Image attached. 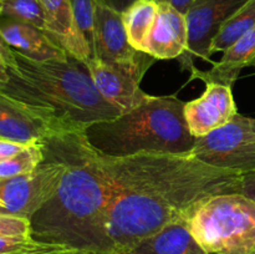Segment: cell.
I'll return each instance as SVG.
<instances>
[{
  "label": "cell",
  "instance_id": "19",
  "mask_svg": "<svg viewBox=\"0 0 255 254\" xmlns=\"http://www.w3.org/2000/svg\"><path fill=\"white\" fill-rule=\"evenodd\" d=\"M254 26L255 0H249L223 22L211 44V55L219 51L224 52Z\"/></svg>",
  "mask_w": 255,
  "mask_h": 254
},
{
  "label": "cell",
  "instance_id": "6",
  "mask_svg": "<svg viewBox=\"0 0 255 254\" xmlns=\"http://www.w3.org/2000/svg\"><path fill=\"white\" fill-rule=\"evenodd\" d=\"M44 153L45 159L32 172L0 181V213L30 219L54 196L66 166L49 139Z\"/></svg>",
  "mask_w": 255,
  "mask_h": 254
},
{
  "label": "cell",
  "instance_id": "23",
  "mask_svg": "<svg viewBox=\"0 0 255 254\" xmlns=\"http://www.w3.org/2000/svg\"><path fill=\"white\" fill-rule=\"evenodd\" d=\"M0 237H31L30 219L0 213Z\"/></svg>",
  "mask_w": 255,
  "mask_h": 254
},
{
  "label": "cell",
  "instance_id": "1",
  "mask_svg": "<svg viewBox=\"0 0 255 254\" xmlns=\"http://www.w3.org/2000/svg\"><path fill=\"white\" fill-rule=\"evenodd\" d=\"M100 157L114 186L107 231L115 253H129L169 224L188 223L212 197L241 193V173L189 154Z\"/></svg>",
  "mask_w": 255,
  "mask_h": 254
},
{
  "label": "cell",
  "instance_id": "31",
  "mask_svg": "<svg viewBox=\"0 0 255 254\" xmlns=\"http://www.w3.org/2000/svg\"><path fill=\"white\" fill-rule=\"evenodd\" d=\"M154 1L158 2V4H159V2H167V1H168V0H154Z\"/></svg>",
  "mask_w": 255,
  "mask_h": 254
},
{
  "label": "cell",
  "instance_id": "3",
  "mask_svg": "<svg viewBox=\"0 0 255 254\" xmlns=\"http://www.w3.org/2000/svg\"><path fill=\"white\" fill-rule=\"evenodd\" d=\"M16 66L7 70L0 92L41 120L52 134L84 132L95 122L122 114L107 102L87 65L69 55L66 61H34L15 51Z\"/></svg>",
  "mask_w": 255,
  "mask_h": 254
},
{
  "label": "cell",
  "instance_id": "18",
  "mask_svg": "<svg viewBox=\"0 0 255 254\" xmlns=\"http://www.w3.org/2000/svg\"><path fill=\"white\" fill-rule=\"evenodd\" d=\"M158 2L154 0H137L122 12L127 37L132 46L143 51L154 20H156Z\"/></svg>",
  "mask_w": 255,
  "mask_h": 254
},
{
  "label": "cell",
  "instance_id": "34",
  "mask_svg": "<svg viewBox=\"0 0 255 254\" xmlns=\"http://www.w3.org/2000/svg\"><path fill=\"white\" fill-rule=\"evenodd\" d=\"M254 66H255V65H254Z\"/></svg>",
  "mask_w": 255,
  "mask_h": 254
},
{
  "label": "cell",
  "instance_id": "11",
  "mask_svg": "<svg viewBox=\"0 0 255 254\" xmlns=\"http://www.w3.org/2000/svg\"><path fill=\"white\" fill-rule=\"evenodd\" d=\"M238 115L232 87L206 84L203 95L184 105V119L192 136L198 138L224 126Z\"/></svg>",
  "mask_w": 255,
  "mask_h": 254
},
{
  "label": "cell",
  "instance_id": "4",
  "mask_svg": "<svg viewBox=\"0 0 255 254\" xmlns=\"http://www.w3.org/2000/svg\"><path fill=\"white\" fill-rule=\"evenodd\" d=\"M176 96H148L119 117L86 127L85 137L99 153L126 157L138 153L188 154L196 142Z\"/></svg>",
  "mask_w": 255,
  "mask_h": 254
},
{
  "label": "cell",
  "instance_id": "26",
  "mask_svg": "<svg viewBox=\"0 0 255 254\" xmlns=\"http://www.w3.org/2000/svg\"><path fill=\"white\" fill-rule=\"evenodd\" d=\"M241 193L255 203V171L242 174Z\"/></svg>",
  "mask_w": 255,
  "mask_h": 254
},
{
  "label": "cell",
  "instance_id": "10",
  "mask_svg": "<svg viewBox=\"0 0 255 254\" xmlns=\"http://www.w3.org/2000/svg\"><path fill=\"white\" fill-rule=\"evenodd\" d=\"M91 79L101 96L122 114L141 104L148 95L139 87L143 75L119 65L91 59L87 62Z\"/></svg>",
  "mask_w": 255,
  "mask_h": 254
},
{
  "label": "cell",
  "instance_id": "25",
  "mask_svg": "<svg viewBox=\"0 0 255 254\" xmlns=\"http://www.w3.org/2000/svg\"><path fill=\"white\" fill-rule=\"evenodd\" d=\"M30 144H22L19 142L9 141V139L0 138V162L9 159L26 148Z\"/></svg>",
  "mask_w": 255,
  "mask_h": 254
},
{
  "label": "cell",
  "instance_id": "2",
  "mask_svg": "<svg viewBox=\"0 0 255 254\" xmlns=\"http://www.w3.org/2000/svg\"><path fill=\"white\" fill-rule=\"evenodd\" d=\"M65 162V172L54 196L30 218L37 242L71 251L115 253L107 231L114 186L99 152L84 132L47 137Z\"/></svg>",
  "mask_w": 255,
  "mask_h": 254
},
{
  "label": "cell",
  "instance_id": "7",
  "mask_svg": "<svg viewBox=\"0 0 255 254\" xmlns=\"http://www.w3.org/2000/svg\"><path fill=\"white\" fill-rule=\"evenodd\" d=\"M188 154L209 166L241 174L255 171V119L238 114L224 126L196 138Z\"/></svg>",
  "mask_w": 255,
  "mask_h": 254
},
{
  "label": "cell",
  "instance_id": "29",
  "mask_svg": "<svg viewBox=\"0 0 255 254\" xmlns=\"http://www.w3.org/2000/svg\"><path fill=\"white\" fill-rule=\"evenodd\" d=\"M9 76H7V69L0 65V82H6Z\"/></svg>",
  "mask_w": 255,
  "mask_h": 254
},
{
  "label": "cell",
  "instance_id": "30",
  "mask_svg": "<svg viewBox=\"0 0 255 254\" xmlns=\"http://www.w3.org/2000/svg\"><path fill=\"white\" fill-rule=\"evenodd\" d=\"M66 254H111V253H97V252H82V251H71Z\"/></svg>",
  "mask_w": 255,
  "mask_h": 254
},
{
  "label": "cell",
  "instance_id": "20",
  "mask_svg": "<svg viewBox=\"0 0 255 254\" xmlns=\"http://www.w3.org/2000/svg\"><path fill=\"white\" fill-rule=\"evenodd\" d=\"M0 16L26 22L47 35V16L41 0H5L0 6Z\"/></svg>",
  "mask_w": 255,
  "mask_h": 254
},
{
  "label": "cell",
  "instance_id": "22",
  "mask_svg": "<svg viewBox=\"0 0 255 254\" xmlns=\"http://www.w3.org/2000/svg\"><path fill=\"white\" fill-rule=\"evenodd\" d=\"M97 0H70L75 25L95 59V9Z\"/></svg>",
  "mask_w": 255,
  "mask_h": 254
},
{
  "label": "cell",
  "instance_id": "14",
  "mask_svg": "<svg viewBox=\"0 0 255 254\" xmlns=\"http://www.w3.org/2000/svg\"><path fill=\"white\" fill-rule=\"evenodd\" d=\"M249 65H255V26L237 40L224 51L218 62L207 71L198 70L196 66L191 69V79L201 80L204 84H219L232 87L238 80L242 70Z\"/></svg>",
  "mask_w": 255,
  "mask_h": 254
},
{
  "label": "cell",
  "instance_id": "13",
  "mask_svg": "<svg viewBox=\"0 0 255 254\" xmlns=\"http://www.w3.org/2000/svg\"><path fill=\"white\" fill-rule=\"evenodd\" d=\"M0 30L7 44L34 61H66L69 54L44 31L19 20L0 16Z\"/></svg>",
  "mask_w": 255,
  "mask_h": 254
},
{
  "label": "cell",
  "instance_id": "32",
  "mask_svg": "<svg viewBox=\"0 0 255 254\" xmlns=\"http://www.w3.org/2000/svg\"><path fill=\"white\" fill-rule=\"evenodd\" d=\"M69 252H71V251H69ZM69 252H62V253H52V254H66V253H69Z\"/></svg>",
  "mask_w": 255,
  "mask_h": 254
},
{
  "label": "cell",
  "instance_id": "27",
  "mask_svg": "<svg viewBox=\"0 0 255 254\" xmlns=\"http://www.w3.org/2000/svg\"><path fill=\"white\" fill-rule=\"evenodd\" d=\"M97 1L107 5V6L116 10V11L124 12L127 7L131 6V5L133 4V2H136L137 0H97Z\"/></svg>",
  "mask_w": 255,
  "mask_h": 254
},
{
  "label": "cell",
  "instance_id": "17",
  "mask_svg": "<svg viewBox=\"0 0 255 254\" xmlns=\"http://www.w3.org/2000/svg\"><path fill=\"white\" fill-rule=\"evenodd\" d=\"M134 254H209L196 241L188 229V223L177 222L164 227L144 239L133 251Z\"/></svg>",
  "mask_w": 255,
  "mask_h": 254
},
{
  "label": "cell",
  "instance_id": "28",
  "mask_svg": "<svg viewBox=\"0 0 255 254\" xmlns=\"http://www.w3.org/2000/svg\"><path fill=\"white\" fill-rule=\"evenodd\" d=\"M194 0H168V4L172 5L177 11H179L181 14L187 15V12L191 9L192 4H193Z\"/></svg>",
  "mask_w": 255,
  "mask_h": 254
},
{
  "label": "cell",
  "instance_id": "21",
  "mask_svg": "<svg viewBox=\"0 0 255 254\" xmlns=\"http://www.w3.org/2000/svg\"><path fill=\"white\" fill-rule=\"evenodd\" d=\"M44 159V143L30 144L11 158L0 162V181L30 173Z\"/></svg>",
  "mask_w": 255,
  "mask_h": 254
},
{
  "label": "cell",
  "instance_id": "24",
  "mask_svg": "<svg viewBox=\"0 0 255 254\" xmlns=\"http://www.w3.org/2000/svg\"><path fill=\"white\" fill-rule=\"evenodd\" d=\"M0 65L9 69H14L16 66V57H15V50L7 44L0 30Z\"/></svg>",
  "mask_w": 255,
  "mask_h": 254
},
{
  "label": "cell",
  "instance_id": "8",
  "mask_svg": "<svg viewBox=\"0 0 255 254\" xmlns=\"http://www.w3.org/2000/svg\"><path fill=\"white\" fill-rule=\"evenodd\" d=\"M95 57L107 64L128 67L143 76L156 61L129 44L122 12L100 1L95 9Z\"/></svg>",
  "mask_w": 255,
  "mask_h": 254
},
{
  "label": "cell",
  "instance_id": "15",
  "mask_svg": "<svg viewBox=\"0 0 255 254\" xmlns=\"http://www.w3.org/2000/svg\"><path fill=\"white\" fill-rule=\"evenodd\" d=\"M51 134L41 120L0 92V138L22 144H42Z\"/></svg>",
  "mask_w": 255,
  "mask_h": 254
},
{
  "label": "cell",
  "instance_id": "5",
  "mask_svg": "<svg viewBox=\"0 0 255 254\" xmlns=\"http://www.w3.org/2000/svg\"><path fill=\"white\" fill-rule=\"evenodd\" d=\"M188 229L209 254H255V203L242 193L214 196L197 209Z\"/></svg>",
  "mask_w": 255,
  "mask_h": 254
},
{
  "label": "cell",
  "instance_id": "12",
  "mask_svg": "<svg viewBox=\"0 0 255 254\" xmlns=\"http://www.w3.org/2000/svg\"><path fill=\"white\" fill-rule=\"evenodd\" d=\"M188 46L186 15L168 2H159L156 20L143 52L156 60H178Z\"/></svg>",
  "mask_w": 255,
  "mask_h": 254
},
{
  "label": "cell",
  "instance_id": "16",
  "mask_svg": "<svg viewBox=\"0 0 255 254\" xmlns=\"http://www.w3.org/2000/svg\"><path fill=\"white\" fill-rule=\"evenodd\" d=\"M47 16V36L71 56L87 65L89 46L75 25L70 0H41Z\"/></svg>",
  "mask_w": 255,
  "mask_h": 254
},
{
  "label": "cell",
  "instance_id": "9",
  "mask_svg": "<svg viewBox=\"0 0 255 254\" xmlns=\"http://www.w3.org/2000/svg\"><path fill=\"white\" fill-rule=\"evenodd\" d=\"M249 0H194L187 12L188 46L178 59L182 70H191L194 61L211 60V44L223 22Z\"/></svg>",
  "mask_w": 255,
  "mask_h": 254
},
{
  "label": "cell",
  "instance_id": "33",
  "mask_svg": "<svg viewBox=\"0 0 255 254\" xmlns=\"http://www.w3.org/2000/svg\"><path fill=\"white\" fill-rule=\"evenodd\" d=\"M5 1V0H0V6H1V4H2V2H4Z\"/></svg>",
  "mask_w": 255,
  "mask_h": 254
}]
</instances>
